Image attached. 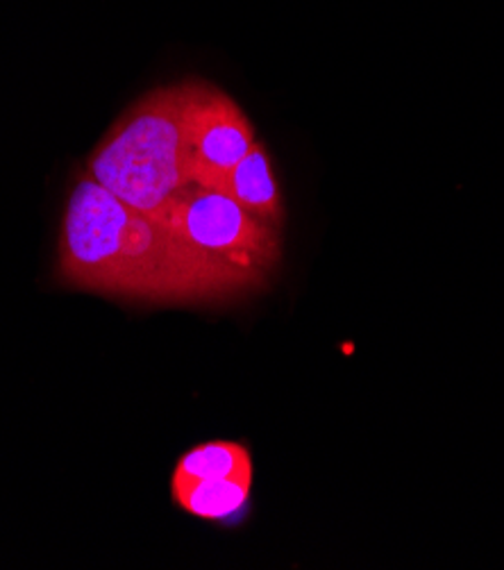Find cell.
<instances>
[{"label":"cell","instance_id":"obj_1","mask_svg":"<svg viewBox=\"0 0 504 570\" xmlns=\"http://www.w3.org/2000/svg\"><path fill=\"white\" fill-rule=\"evenodd\" d=\"M60 275L78 289L130 301H214L239 294L159 216L82 176L67 203Z\"/></svg>","mask_w":504,"mask_h":570},{"label":"cell","instance_id":"obj_2","mask_svg":"<svg viewBox=\"0 0 504 570\" xmlns=\"http://www.w3.org/2000/svg\"><path fill=\"white\" fill-rule=\"evenodd\" d=\"M87 176L130 207L161 216L189 185L182 85L155 89L128 107L89 157Z\"/></svg>","mask_w":504,"mask_h":570},{"label":"cell","instance_id":"obj_3","mask_svg":"<svg viewBox=\"0 0 504 570\" xmlns=\"http://www.w3.org/2000/svg\"><path fill=\"white\" fill-rule=\"evenodd\" d=\"M180 239L248 292L279 262V230L246 212L226 194L189 183L159 216Z\"/></svg>","mask_w":504,"mask_h":570},{"label":"cell","instance_id":"obj_4","mask_svg":"<svg viewBox=\"0 0 504 570\" xmlns=\"http://www.w3.org/2000/svg\"><path fill=\"white\" fill-rule=\"evenodd\" d=\"M182 132L187 178L207 187L239 164L255 146V128L244 109L207 82H182Z\"/></svg>","mask_w":504,"mask_h":570},{"label":"cell","instance_id":"obj_5","mask_svg":"<svg viewBox=\"0 0 504 570\" xmlns=\"http://www.w3.org/2000/svg\"><path fill=\"white\" fill-rule=\"evenodd\" d=\"M205 189H214L233 198L253 216L277 227L285 220V205L273 174V164L266 148L255 141L248 155L226 174L211 180Z\"/></svg>","mask_w":504,"mask_h":570},{"label":"cell","instance_id":"obj_6","mask_svg":"<svg viewBox=\"0 0 504 570\" xmlns=\"http://www.w3.org/2000/svg\"><path fill=\"white\" fill-rule=\"evenodd\" d=\"M253 480L220 478V480H187L174 482L171 491L178 507L191 517L205 521H233L248 507Z\"/></svg>","mask_w":504,"mask_h":570},{"label":"cell","instance_id":"obj_7","mask_svg":"<svg viewBox=\"0 0 504 570\" xmlns=\"http://www.w3.org/2000/svg\"><path fill=\"white\" fill-rule=\"evenodd\" d=\"M253 480V458L244 443L209 441L185 452L176 464L174 482L187 480Z\"/></svg>","mask_w":504,"mask_h":570}]
</instances>
